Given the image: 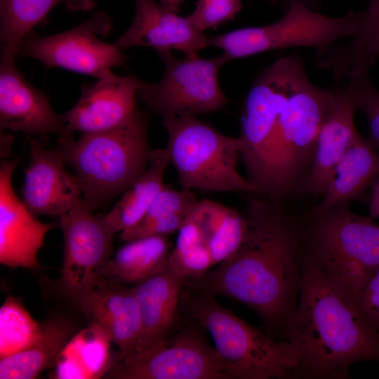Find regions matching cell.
Segmentation results:
<instances>
[{"mask_svg": "<svg viewBox=\"0 0 379 379\" xmlns=\"http://www.w3.org/2000/svg\"><path fill=\"white\" fill-rule=\"evenodd\" d=\"M282 202L252 195L243 213L248 232L241 245L213 271L186 281L185 288L240 302L257 312L267 328L284 334L298 302L304 220Z\"/></svg>", "mask_w": 379, "mask_h": 379, "instance_id": "1", "label": "cell"}, {"mask_svg": "<svg viewBox=\"0 0 379 379\" xmlns=\"http://www.w3.org/2000/svg\"><path fill=\"white\" fill-rule=\"evenodd\" d=\"M284 335L298 355L296 378L347 379L354 363L379 362V328L304 255L298 305Z\"/></svg>", "mask_w": 379, "mask_h": 379, "instance_id": "2", "label": "cell"}, {"mask_svg": "<svg viewBox=\"0 0 379 379\" xmlns=\"http://www.w3.org/2000/svg\"><path fill=\"white\" fill-rule=\"evenodd\" d=\"M148 114L138 108L119 125L80 138L58 141L56 151L70 166L93 211L124 192L147 169L152 149Z\"/></svg>", "mask_w": 379, "mask_h": 379, "instance_id": "3", "label": "cell"}, {"mask_svg": "<svg viewBox=\"0 0 379 379\" xmlns=\"http://www.w3.org/2000/svg\"><path fill=\"white\" fill-rule=\"evenodd\" d=\"M213 297L185 290L180 311L210 333L230 379L296 378L298 358L289 342L275 340Z\"/></svg>", "mask_w": 379, "mask_h": 379, "instance_id": "4", "label": "cell"}, {"mask_svg": "<svg viewBox=\"0 0 379 379\" xmlns=\"http://www.w3.org/2000/svg\"><path fill=\"white\" fill-rule=\"evenodd\" d=\"M304 256L357 303L379 267V225L340 205L304 220Z\"/></svg>", "mask_w": 379, "mask_h": 379, "instance_id": "5", "label": "cell"}, {"mask_svg": "<svg viewBox=\"0 0 379 379\" xmlns=\"http://www.w3.org/2000/svg\"><path fill=\"white\" fill-rule=\"evenodd\" d=\"M162 123L168 133L164 148L181 189L255 194V187L237 170L239 137L224 135L195 116L170 117Z\"/></svg>", "mask_w": 379, "mask_h": 379, "instance_id": "6", "label": "cell"}, {"mask_svg": "<svg viewBox=\"0 0 379 379\" xmlns=\"http://www.w3.org/2000/svg\"><path fill=\"white\" fill-rule=\"evenodd\" d=\"M331 88L308 79L305 67L295 78L277 127L267 198L283 201L301 192L313 159Z\"/></svg>", "mask_w": 379, "mask_h": 379, "instance_id": "7", "label": "cell"}, {"mask_svg": "<svg viewBox=\"0 0 379 379\" xmlns=\"http://www.w3.org/2000/svg\"><path fill=\"white\" fill-rule=\"evenodd\" d=\"M360 21L361 13L330 17L314 11L299 0H291L286 12L277 21L208 38V46L222 49L230 60L271 50L299 46L314 48L318 56L337 40L354 36Z\"/></svg>", "mask_w": 379, "mask_h": 379, "instance_id": "8", "label": "cell"}, {"mask_svg": "<svg viewBox=\"0 0 379 379\" xmlns=\"http://www.w3.org/2000/svg\"><path fill=\"white\" fill-rule=\"evenodd\" d=\"M292 72L275 61L256 77L246 99L242 115L240 158L255 196L267 198L278 121L292 85Z\"/></svg>", "mask_w": 379, "mask_h": 379, "instance_id": "9", "label": "cell"}, {"mask_svg": "<svg viewBox=\"0 0 379 379\" xmlns=\"http://www.w3.org/2000/svg\"><path fill=\"white\" fill-rule=\"evenodd\" d=\"M158 53L165 66L163 77L156 84L142 81L138 98L161 119L213 112L227 104L218 80L220 70L230 61L225 53L208 59H180L171 51Z\"/></svg>", "mask_w": 379, "mask_h": 379, "instance_id": "10", "label": "cell"}, {"mask_svg": "<svg viewBox=\"0 0 379 379\" xmlns=\"http://www.w3.org/2000/svg\"><path fill=\"white\" fill-rule=\"evenodd\" d=\"M187 324L173 335L136 354L117 361L106 373L115 379H230L215 348L201 332Z\"/></svg>", "mask_w": 379, "mask_h": 379, "instance_id": "11", "label": "cell"}, {"mask_svg": "<svg viewBox=\"0 0 379 379\" xmlns=\"http://www.w3.org/2000/svg\"><path fill=\"white\" fill-rule=\"evenodd\" d=\"M111 28L109 15L99 11L81 24L57 34L40 37L30 32L20 44L16 56L37 60L48 67L100 78L112 72V68L125 65L128 60L122 50L100 39Z\"/></svg>", "mask_w": 379, "mask_h": 379, "instance_id": "12", "label": "cell"}, {"mask_svg": "<svg viewBox=\"0 0 379 379\" xmlns=\"http://www.w3.org/2000/svg\"><path fill=\"white\" fill-rule=\"evenodd\" d=\"M64 257L58 283L75 301L103 279L112 258L113 234L81 199L58 217Z\"/></svg>", "mask_w": 379, "mask_h": 379, "instance_id": "13", "label": "cell"}, {"mask_svg": "<svg viewBox=\"0 0 379 379\" xmlns=\"http://www.w3.org/2000/svg\"><path fill=\"white\" fill-rule=\"evenodd\" d=\"M15 58L1 57V130L29 135L55 134L58 141L73 138L67 132L64 115L55 112L48 98L23 77Z\"/></svg>", "mask_w": 379, "mask_h": 379, "instance_id": "14", "label": "cell"}, {"mask_svg": "<svg viewBox=\"0 0 379 379\" xmlns=\"http://www.w3.org/2000/svg\"><path fill=\"white\" fill-rule=\"evenodd\" d=\"M18 164V158L4 160L0 167V263L36 270L46 234L55 226L37 220L15 193L12 177Z\"/></svg>", "mask_w": 379, "mask_h": 379, "instance_id": "15", "label": "cell"}, {"mask_svg": "<svg viewBox=\"0 0 379 379\" xmlns=\"http://www.w3.org/2000/svg\"><path fill=\"white\" fill-rule=\"evenodd\" d=\"M74 302L91 325L118 347L117 361L140 351L141 321L132 287L102 279Z\"/></svg>", "mask_w": 379, "mask_h": 379, "instance_id": "16", "label": "cell"}, {"mask_svg": "<svg viewBox=\"0 0 379 379\" xmlns=\"http://www.w3.org/2000/svg\"><path fill=\"white\" fill-rule=\"evenodd\" d=\"M142 81L131 75L113 72L81 86V95L70 110L63 114L68 134L106 130L114 127L135 109V99Z\"/></svg>", "mask_w": 379, "mask_h": 379, "instance_id": "17", "label": "cell"}, {"mask_svg": "<svg viewBox=\"0 0 379 379\" xmlns=\"http://www.w3.org/2000/svg\"><path fill=\"white\" fill-rule=\"evenodd\" d=\"M30 161L21 189L22 201L34 215L58 216L82 199L76 175L65 168L56 149H47L38 140L29 142Z\"/></svg>", "mask_w": 379, "mask_h": 379, "instance_id": "18", "label": "cell"}, {"mask_svg": "<svg viewBox=\"0 0 379 379\" xmlns=\"http://www.w3.org/2000/svg\"><path fill=\"white\" fill-rule=\"evenodd\" d=\"M134 1V19L128 29L113 44L119 49L149 46L158 53L176 50L185 56H196L201 49L208 46V38L197 29L187 17L179 16L154 0Z\"/></svg>", "mask_w": 379, "mask_h": 379, "instance_id": "19", "label": "cell"}, {"mask_svg": "<svg viewBox=\"0 0 379 379\" xmlns=\"http://www.w3.org/2000/svg\"><path fill=\"white\" fill-rule=\"evenodd\" d=\"M357 110L343 87L331 88L311 166L301 192L321 197L336 165L359 133L354 124Z\"/></svg>", "mask_w": 379, "mask_h": 379, "instance_id": "20", "label": "cell"}, {"mask_svg": "<svg viewBox=\"0 0 379 379\" xmlns=\"http://www.w3.org/2000/svg\"><path fill=\"white\" fill-rule=\"evenodd\" d=\"M185 282L166 269L133 284L142 326L140 352L171 335L178 319Z\"/></svg>", "mask_w": 379, "mask_h": 379, "instance_id": "21", "label": "cell"}, {"mask_svg": "<svg viewBox=\"0 0 379 379\" xmlns=\"http://www.w3.org/2000/svg\"><path fill=\"white\" fill-rule=\"evenodd\" d=\"M378 177L379 152L359 133L336 165L321 201L311 213L349 204Z\"/></svg>", "mask_w": 379, "mask_h": 379, "instance_id": "22", "label": "cell"}, {"mask_svg": "<svg viewBox=\"0 0 379 379\" xmlns=\"http://www.w3.org/2000/svg\"><path fill=\"white\" fill-rule=\"evenodd\" d=\"M379 58V0H371L361 13L356 34L345 45L335 44L316 56L318 67L330 70L336 79L368 74Z\"/></svg>", "mask_w": 379, "mask_h": 379, "instance_id": "23", "label": "cell"}, {"mask_svg": "<svg viewBox=\"0 0 379 379\" xmlns=\"http://www.w3.org/2000/svg\"><path fill=\"white\" fill-rule=\"evenodd\" d=\"M188 217L199 228L213 265L232 256L248 232L243 213L213 200H198Z\"/></svg>", "mask_w": 379, "mask_h": 379, "instance_id": "24", "label": "cell"}, {"mask_svg": "<svg viewBox=\"0 0 379 379\" xmlns=\"http://www.w3.org/2000/svg\"><path fill=\"white\" fill-rule=\"evenodd\" d=\"M74 327L63 318H54L41 325L39 338L28 347L1 358V379H32L51 368L67 347Z\"/></svg>", "mask_w": 379, "mask_h": 379, "instance_id": "25", "label": "cell"}, {"mask_svg": "<svg viewBox=\"0 0 379 379\" xmlns=\"http://www.w3.org/2000/svg\"><path fill=\"white\" fill-rule=\"evenodd\" d=\"M169 164L165 148L152 149L145 172L124 191L113 208L101 218L113 234L121 233L142 218L165 187L164 175Z\"/></svg>", "mask_w": 379, "mask_h": 379, "instance_id": "26", "label": "cell"}, {"mask_svg": "<svg viewBox=\"0 0 379 379\" xmlns=\"http://www.w3.org/2000/svg\"><path fill=\"white\" fill-rule=\"evenodd\" d=\"M171 250L168 235H152L127 241L111 258L103 279L135 284L166 270Z\"/></svg>", "mask_w": 379, "mask_h": 379, "instance_id": "27", "label": "cell"}, {"mask_svg": "<svg viewBox=\"0 0 379 379\" xmlns=\"http://www.w3.org/2000/svg\"><path fill=\"white\" fill-rule=\"evenodd\" d=\"M63 3L70 10H88L94 0H0L1 55L15 58L20 44L53 7Z\"/></svg>", "mask_w": 379, "mask_h": 379, "instance_id": "28", "label": "cell"}, {"mask_svg": "<svg viewBox=\"0 0 379 379\" xmlns=\"http://www.w3.org/2000/svg\"><path fill=\"white\" fill-rule=\"evenodd\" d=\"M198 201L191 190H177L165 185L142 218L120 233L125 241L152 236L169 235L178 232Z\"/></svg>", "mask_w": 379, "mask_h": 379, "instance_id": "29", "label": "cell"}, {"mask_svg": "<svg viewBox=\"0 0 379 379\" xmlns=\"http://www.w3.org/2000/svg\"><path fill=\"white\" fill-rule=\"evenodd\" d=\"M39 326L20 300L9 297L0 310V357L20 352L32 345L40 336Z\"/></svg>", "mask_w": 379, "mask_h": 379, "instance_id": "30", "label": "cell"}, {"mask_svg": "<svg viewBox=\"0 0 379 379\" xmlns=\"http://www.w3.org/2000/svg\"><path fill=\"white\" fill-rule=\"evenodd\" d=\"M347 79L343 88L357 109L364 114L369 131L368 140L379 152V91L373 86L368 74Z\"/></svg>", "mask_w": 379, "mask_h": 379, "instance_id": "31", "label": "cell"}, {"mask_svg": "<svg viewBox=\"0 0 379 379\" xmlns=\"http://www.w3.org/2000/svg\"><path fill=\"white\" fill-rule=\"evenodd\" d=\"M213 265L211 253L204 244H175L170 253L167 269L187 281L202 277Z\"/></svg>", "mask_w": 379, "mask_h": 379, "instance_id": "32", "label": "cell"}, {"mask_svg": "<svg viewBox=\"0 0 379 379\" xmlns=\"http://www.w3.org/2000/svg\"><path fill=\"white\" fill-rule=\"evenodd\" d=\"M241 8V0H198L195 9L187 18L203 32L233 20Z\"/></svg>", "mask_w": 379, "mask_h": 379, "instance_id": "33", "label": "cell"}, {"mask_svg": "<svg viewBox=\"0 0 379 379\" xmlns=\"http://www.w3.org/2000/svg\"><path fill=\"white\" fill-rule=\"evenodd\" d=\"M357 305L364 316L379 328V267L364 285Z\"/></svg>", "mask_w": 379, "mask_h": 379, "instance_id": "34", "label": "cell"}, {"mask_svg": "<svg viewBox=\"0 0 379 379\" xmlns=\"http://www.w3.org/2000/svg\"><path fill=\"white\" fill-rule=\"evenodd\" d=\"M369 213L371 218H379V177L372 185V193L369 202Z\"/></svg>", "mask_w": 379, "mask_h": 379, "instance_id": "35", "label": "cell"}, {"mask_svg": "<svg viewBox=\"0 0 379 379\" xmlns=\"http://www.w3.org/2000/svg\"><path fill=\"white\" fill-rule=\"evenodd\" d=\"M1 158L5 160L11 153V147L14 142L13 137L10 134L1 133Z\"/></svg>", "mask_w": 379, "mask_h": 379, "instance_id": "36", "label": "cell"}, {"mask_svg": "<svg viewBox=\"0 0 379 379\" xmlns=\"http://www.w3.org/2000/svg\"><path fill=\"white\" fill-rule=\"evenodd\" d=\"M185 0H160V4L166 9L178 13Z\"/></svg>", "mask_w": 379, "mask_h": 379, "instance_id": "37", "label": "cell"}, {"mask_svg": "<svg viewBox=\"0 0 379 379\" xmlns=\"http://www.w3.org/2000/svg\"><path fill=\"white\" fill-rule=\"evenodd\" d=\"M266 1H268L270 3H272V4H275L277 0H266ZM299 1H300L301 2H302L305 4L307 5L308 6H310L311 5V4L313 2L314 0H299Z\"/></svg>", "mask_w": 379, "mask_h": 379, "instance_id": "38", "label": "cell"}]
</instances>
